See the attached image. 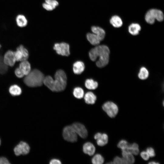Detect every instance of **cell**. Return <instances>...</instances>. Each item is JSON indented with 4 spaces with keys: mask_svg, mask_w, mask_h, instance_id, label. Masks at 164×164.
Returning <instances> with one entry per match:
<instances>
[{
    "mask_svg": "<svg viewBox=\"0 0 164 164\" xmlns=\"http://www.w3.org/2000/svg\"><path fill=\"white\" fill-rule=\"evenodd\" d=\"M87 39L91 44L93 45H98L101 41L99 37L94 33H88L86 35Z\"/></svg>",
    "mask_w": 164,
    "mask_h": 164,
    "instance_id": "9a60e30c",
    "label": "cell"
},
{
    "mask_svg": "<svg viewBox=\"0 0 164 164\" xmlns=\"http://www.w3.org/2000/svg\"><path fill=\"white\" fill-rule=\"evenodd\" d=\"M163 19L164 15L162 12L156 9H150L146 13L145 16L146 21L150 24L154 23L155 19L159 22H162Z\"/></svg>",
    "mask_w": 164,
    "mask_h": 164,
    "instance_id": "277c9868",
    "label": "cell"
},
{
    "mask_svg": "<svg viewBox=\"0 0 164 164\" xmlns=\"http://www.w3.org/2000/svg\"><path fill=\"white\" fill-rule=\"evenodd\" d=\"M109 54V49L107 46L97 45L90 50L89 56L90 59L93 61L98 58V60L96 62V65L98 67L102 68L108 63Z\"/></svg>",
    "mask_w": 164,
    "mask_h": 164,
    "instance_id": "7a4b0ae2",
    "label": "cell"
},
{
    "mask_svg": "<svg viewBox=\"0 0 164 164\" xmlns=\"http://www.w3.org/2000/svg\"><path fill=\"white\" fill-rule=\"evenodd\" d=\"M126 151L131 153L134 155H137L139 152L138 145L136 143L129 144Z\"/></svg>",
    "mask_w": 164,
    "mask_h": 164,
    "instance_id": "cb8c5ba5",
    "label": "cell"
},
{
    "mask_svg": "<svg viewBox=\"0 0 164 164\" xmlns=\"http://www.w3.org/2000/svg\"><path fill=\"white\" fill-rule=\"evenodd\" d=\"M149 75V73L147 69L145 67H142L138 74L139 78L142 80H145L148 77Z\"/></svg>",
    "mask_w": 164,
    "mask_h": 164,
    "instance_id": "484cf974",
    "label": "cell"
},
{
    "mask_svg": "<svg viewBox=\"0 0 164 164\" xmlns=\"http://www.w3.org/2000/svg\"><path fill=\"white\" fill-rule=\"evenodd\" d=\"M30 148L29 145L24 142H21L14 149L15 154L19 156L21 155H26L29 152Z\"/></svg>",
    "mask_w": 164,
    "mask_h": 164,
    "instance_id": "ba28073f",
    "label": "cell"
},
{
    "mask_svg": "<svg viewBox=\"0 0 164 164\" xmlns=\"http://www.w3.org/2000/svg\"><path fill=\"white\" fill-rule=\"evenodd\" d=\"M54 77L55 80L50 76L46 77L43 84L53 91L59 92L64 90L66 86L67 80L65 72L61 70H58Z\"/></svg>",
    "mask_w": 164,
    "mask_h": 164,
    "instance_id": "6da1fadb",
    "label": "cell"
},
{
    "mask_svg": "<svg viewBox=\"0 0 164 164\" xmlns=\"http://www.w3.org/2000/svg\"><path fill=\"white\" fill-rule=\"evenodd\" d=\"M83 149V152L90 156L93 155L95 151V147L92 143L89 142L84 143Z\"/></svg>",
    "mask_w": 164,
    "mask_h": 164,
    "instance_id": "5bb4252c",
    "label": "cell"
},
{
    "mask_svg": "<svg viewBox=\"0 0 164 164\" xmlns=\"http://www.w3.org/2000/svg\"><path fill=\"white\" fill-rule=\"evenodd\" d=\"M129 144L127 141L122 139L118 142L117 146L118 148L121 149V151L126 150L127 149Z\"/></svg>",
    "mask_w": 164,
    "mask_h": 164,
    "instance_id": "f546056e",
    "label": "cell"
},
{
    "mask_svg": "<svg viewBox=\"0 0 164 164\" xmlns=\"http://www.w3.org/2000/svg\"><path fill=\"white\" fill-rule=\"evenodd\" d=\"M91 162L94 164H102L104 162V159L101 155L97 154L92 158Z\"/></svg>",
    "mask_w": 164,
    "mask_h": 164,
    "instance_id": "4316f807",
    "label": "cell"
},
{
    "mask_svg": "<svg viewBox=\"0 0 164 164\" xmlns=\"http://www.w3.org/2000/svg\"><path fill=\"white\" fill-rule=\"evenodd\" d=\"M19 67L24 75H27L31 71L30 64L27 60L21 61L19 64Z\"/></svg>",
    "mask_w": 164,
    "mask_h": 164,
    "instance_id": "2e32d148",
    "label": "cell"
},
{
    "mask_svg": "<svg viewBox=\"0 0 164 164\" xmlns=\"http://www.w3.org/2000/svg\"><path fill=\"white\" fill-rule=\"evenodd\" d=\"M92 32L96 34L101 41L102 40L105 36V32L102 28L97 26H93L91 27Z\"/></svg>",
    "mask_w": 164,
    "mask_h": 164,
    "instance_id": "ac0fdd59",
    "label": "cell"
},
{
    "mask_svg": "<svg viewBox=\"0 0 164 164\" xmlns=\"http://www.w3.org/2000/svg\"><path fill=\"white\" fill-rule=\"evenodd\" d=\"M8 67L4 63L3 57L0 55V74H4L8 70Z\"/></svg>",
    "mask_w": 164,
    "mask_h": 164,
    "instance_id": "f1b7e54d",
    "label": "cell"
},
{
    "mask_svg": "<svg viewBox=\"0 0 164 164\" xmlns=\"http://www.w3.org/2000/svg\"><path fill=\"white\" fill-rule=\"evenodd\" d=\"M61 163V161L57 159H51L50 162V164H60Z\"/></svg>",
    "mask_w": 164,
    "mask_h": 164,
    "instance_id": "74e56055",
    "label": "cell"
},
{
    "mask_svg": "<svg viewBox=\"0 0 164 164\" xmlns=\"http://www.w3.org/2000/svg\"><path fill=\"white\" fill-rule=\"evenodd\" d=\"M73 94L76 98L81 99L83 97L84 93L83 90L82 88L77 87L74 89Z\"/></svg>",
    "mask_w": 164,
    "mask_h": 164,
    "instance_id": "83f0119b",
    "label": "cell"
},
{
    "mask_svg": "<svg viewBox=\"0 0 164 164\" xmlns=\"http://www.w3.org/2000/svg\"><path fill=\"white\" fill-rule=\"evenodd\" d=\"M3 60L5 63L6 65L13 67L16 61L14 55V52L11 50L7 51L4 55Z\"/></svg>",
    "mask_w": 164,
    "mask_h": 164,
    "instance_id": "30bf717a",
    "label": "cell"
},
{
    "mask_svg": "<svg viewBox=\"0 0 164 164\" xmlns=\"http://www.w3.org/2000/svg\"><path fill=\"white\" fill-rule=\"evenodd\" d=\"M97 99L96 96L91 92H88L85 94L84 99L86 103L88 104L95 103Z\"/></svg>",
    "mask_w": 164,
    "mask_h": 164,
    "instance_id": "44dd1931",
    "label": "cell"
},
{
    "mask_svg": "<svg viewBox=\"0 0 164 164\" xmlns=\"http://www.w3.org/2000/svg\"><path fill=\"white\" fill-rule=\"evenodd\" d=\"M71 126L77 135L82 138H86L88 135L87 131L85 126L82 124L76 122L73 123Z\"/></svg>",
    "mask_w": 164,
    "mask_h": 164,
    "instance_id": "9c48e42d",
    "label": "cell"
},
{
    "mask_svg": "<svg viewBox=\"0 0 164 164\" xmlns=\"http://www.w3.org/2000/svg\"><path fill=\"white\" fill-rule=\"evenodd\" d=\"M141 29L140 26L137 23H132L129 26L128 28L129 32L134 36L138 35Z\"/></svg>",
    "mask_w": 164,
    "mask_h": 164,
    "instance_id": "d6986e66",
    "label": "cell"
},
{
    "mask_svg": "<svg viewBox=\"0 0 164 164\" xmlns=\"http://www.w3.org/2000/svg\"><path fill=\"white\" fill-rule=\"evenodd\" d=\"M16 22L17 25L20 27H24L27 26L28 20L25 16L19 14L16 18Z\"/></svg>",
    "mask_w": 164,
    "mask_h": 164,
    "instance_id": "ffe728a7",
    "label": "cell"
},
{
    "mask_svg": "<svg viewBox=\"0 0 164 164\" xmlns=\"http://www.w3.org/2000/svg\"><path fill=\"white\" fill-rule=\"evenodd\" d=\"M59 5V3L56 0H45L42 4L44 9L48 11H52Z\"/></svg>",
    "mask_w": 164,
    "mask_h": 164,
    "instance_id": "4fadbf2b",
    "label": "cell"
},
{
    "mask_svg": "<svg viewBox=\"0 0 164 164\" xmlns=\"http://www.w3.org/2000/svg\"><path fill=\"white\" fill-rule=\"evenodd\" d=\"M86 87L90 90H94L97 88L98 86L97 82L92 79H87L85 82Z\"/></svg>",
    "mask_w": 164,
    "mask_h": 164,
    "instance_id": "d4e9b609",
    "label": "cell"
},
{
    "mask_svg": "<svg viewBox=\"0 0 164 164\" xmlns=\"http://www.w3.org/2000/svg\"><path fill=\"white\" fill-rule=\"evenodd\" d=\"M102 108L111 118L115 117L118 112V108L117 105L111 101H108L104 103L102 106Z\"/></svg>",
    "mask_w": 164,
    "mask_h": 164,
    "instance_id": "5b68a950",
    "label": "cell"
},
{
    "mask_svg": "<svg viewBox=\"0 0 164 164\" xmlns=\"http://www.w3.org/2000/svg\"><path fill=\"white\" fill-rule=\"evenodd\" d=\"M122 159L123 164H132L135 162L134 155L126 150L122 151Z\"/></svg>",
    "mask_w": 164,
    "mask_h": 164,
    "instance_id": "7c38bea8",
    "label": "cell"
},
{
    "mask_svg": "<svg viewBox=\"0 0 164 164\" xmlns=\"http://www.w3.org/2000/svg\"><path fill=\"white\" fill-rule=\"evenodd\" d=\"M17 48L19 49L22 52L23 56V60H27L29 56L28 50L22 45H20Z\"/></svg>",
    "mask_w": 164,
    "mask_h": 164,
    "instance_id": "4dcf8cb0",
    "label": "cell"
},
{
    "mask_svg": "<svg viewBox=\"0 0 164 164\" xmlns=\"http://www.w3.org/2000/svg\"><path fill=\"white\" fill-rule=\"evenodd\" d=\"M112 163L115 164H122L123 163V159L122 158L117 156L114 159Z\"/></svg>",
    "mask_w": 164,
    "mask_h": 164,
    "instance_id": "d590c367",
    "label": "cell"
},
{
    "mask_svg": "<svg viewBox=\"0 0 164 164\" xmlns=\"http://www.w3.org/2000/svg\"><path fill=\"white\" fill-rule=\"evenodd\" d=\"M45 77L43 74L40 70L35 69L30 71L26 75L23 79V81L28 87H39L43 84Z\"/></svg>",
    "mask_w": 164,
    "mask_h": 164,
    "instance_id": "3957f363",
    "label": "cell"
},
{
    "mask_svg": "<svg viewBox=\"0 0 164 164\" xmlns=\"http://www.w3.org/2000/svg\"><path fill=\"white\" fill-rule=\"evenodd\" d=\"M63 135L64 139L68 142H74L77 140V135L71 125L67 126L64 128Z\"/></svg>",
    "mask_w": 164,
    "mask_h": 164,
    "instance_id": "8992f818",
    "label": "cell"
},
{
    "mask_svg": "<svg viewBox=\"0 0 164 164\" xmlns=\"http://www.w3.org/2000/svg\"><path fill=\"white\" fill-rule=\"evenodd\" d=\"M85 66L84 63L80 61L75 62L73 65V70L75 74H80L84 70Z\"/></svg>",
    "mask_w": 164,
    "mask_h": 164,
    "instance_id": "e0dca14e",
    "label": "cell"
},
{
    "mask_svg": "<svg viewBox=\"0 0 164 164\" xmlns=\"http://www.w3.org/2000/svg\"><path fill=\"white\" fill-rule=\"evenodd\" d=\"M148 163L149 164H158L159 163L155 161H152L149 162Z\"/></svg>",
    "mask_w": 164,
    "mask_h": 164,
    "instance_id": "f35d334b",
    "label": "cell"
},
{
    "mask_svg": "<svg viewBox=\"0 0 164 164\" xmlns=\"http://www.w3.org/2000/svg\"><path fill=\"white\" fill-rule=\"evenodd\" d=\"M15 73L16 76L18 78H22L24 76V75L19 67L15 69Z\"/></svg>",
    "mask_w": 164,
    "mask_h": 164,
    "instance_id": "836d02e7",
    "label": "cell"
},
{
    "mask_svg": "<svg viewBox=\"0 0 164 164\" xmlns=\"http://www.w3.org/2000/svg\"><path fill=\"white\" fill-rule=\"evenodd\" d=\"M1 47V46L0 45V48Z\"/></svg>",
    "mask_w": 164,
    "mask_h": 164,
    "instance_id": "60d3db41",
    "label": "cell"
},
{
    "mask_svg": "<svg viewBox=\"0 0 164 164\" xmlns=\"http://www.w3.org/2000/svg\"><path fill=\"white\" fill-rule=\"evenodd\" d=\"M150 157H154L155 156V153L154 149L152 147L147 148L146 150Z\"/></svg>",
    "mask_w": 164,
    "mask_h": 164,
    "instance_id": "d6a6232c",
    "label": "cell"
},
{
    "mask_svg": "<svg viewBox=\"0 0 164 164\" xmlns=\"http://www.w3.org/2000/svg\"><path fill=\"white\" fill-rule=\"evenodd\" d=\"M53 48L59 55L68 56L70 54V46L67 43L62 42L56 43L54 44Z\"/></svg>",
    "mask_w": 164,
    "mask_h": 164,
    "instance_id": "52a82bcc",
    "label": "cell"
},
{
    "mask_svg": "<svg viewBox=\"0 0 164 164\" xmlns=\"http://www.w3.org/2000/svg\"><path fill=\"white\" fill-rule=\"evenodd\" d=\"M1 144V140H0V145Z\"/></svg>",
    "mask_w": 164,
    "mask_h": 164,
    "instance_id": "ab89813d",
    "label": "cell"
},
{
    "mask_svg": "<svg viewBox=\"0 0 164 164\" xmlns=\"http://www.w3.org/2000/svg\"><path fill=\"white\" fill-rule=\"evenodd\" d=\"M14 55L16 61H22L23 60V56L21 51L16 48V50L14 52Z\"/></svg>",
    "mask_w": 164,
    "mask_h": 164,
    "instance_id": "1f68e13d",
    "label": "cell"
},
{
    "mask_svg": "<svg viewBox=\"0 0 164 164\" xmlns=\"http://www.w3.org/2000/svg\"><path fill=\"white\" fill-rule=\"evenodd\" d=\"M94 138L96 140L97 145L100 146L105 145L108 142V136L106 133L97 132L95 135Z\"/></svg>",
    "mask_w": 164,
    "mask_h": 164,
    "instance_id": "8fae6325",
    "label": "cell"
},
{
    "mask_svg": "<svg viewBox=\"0 0 164 164\" xmlns=\"http://www.w3.org/2000/svg\"><path fill=\"white\" fill-rule=\"evenodd\" d=\"M10 163L8 160L4 157H0V164H9Z\"/></svg>",
    "mask_w": 164,
    "mask_h": 164,
    "instance_id": "8d00e7d4",
    "label": "cell"
},
{
    "mask_svg": "<svg viewBox=\"0 0 164 164\" xmlns=\"http://www.w3.org/2000/svg\"><path fill=\"white\" fill-rule=\"evenodd\" d=\"M140 155L141 158L145 161L148 160L150 158L149 155L146 151L141 152L140 153Z\"/></svg>",
    "mask_w": 164,
    "mask_h": 164,
    "instance_id": "e575fe53",
    "label": "cell"
},
{
    "mask_svg": "<svg viewBox=\"0 0 164 164\" xmlns=\"http://www.w3.org/2000/svg\"><path fill=\"white\" fill-rule=\"evenodd\" d=\"M110 23L115 28L121 27L123 24V22L121 18L118 15L112 16L110 20Z\"/></svg>",
    "mask_w": 164,
    "mask_h": 164,
    "instance_id": "7402d4cb",
    "label": "cell"
},
{
    "mask_svg": "<svg viewBox=\"0 0 164 164\" xmlns=\"http://www.w3.org/2000/svg\"><path fill=\"white\" fill-rule=\"evenodd\" d=\"M9 92L12 96H17L20 95L22 93L21 88L17 84H13L9 88Z\"/></svg>",
    "mask_w": 164,
    "mask_h": 164,
    "instance_id": "603a6c76",
    "label": "cell"
}]
</instances>
